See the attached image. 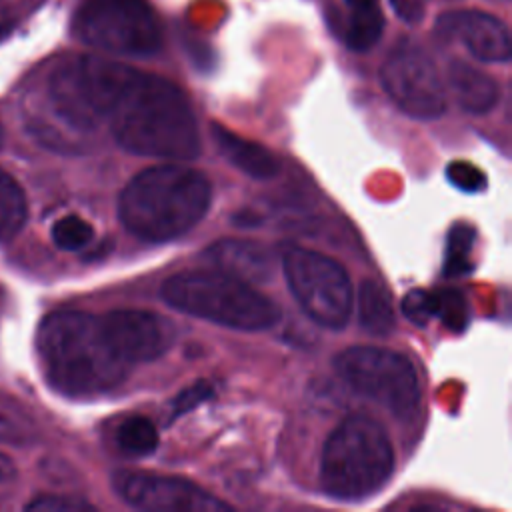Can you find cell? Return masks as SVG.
<instances>
[{
  "label": "cell",
  "instance_id": "1",
  "mask_svg": "<svg viewBox=\"0 0 512 512\" xmlns=\"http://www.w3.org/2000/svg\"><path fill=\"white\" fill-rule=\"evenodd\" d=\"M42 372L68 398H94L120 386L130 364L112 344L102 316L80 310L48 314L36 336Z\"/></svg>",
  "mask_w": 512,
  "mask_h": 512
},
{
  "label": "cell",
  "instance_id": "2",
  "mask_svg": "<svg viewBox=\"0 0 512 512\" xmlns=\"http://www.w3.org/2000/svg\"><path fill=\"white\" fill-rule=\"evenodd\" d=\"M108 122L130 154L176 162L200 154V130L188 96L156 74L134 70Z\"/></svg>",
  "mask_w": 512,
  "mask_h": 512
},
{
  "label": "cell",
  "instance_id": "3",
  "mask_svg": "<svg viewBox=\"0 0 512 512\" xmlns=\"http://www.w3.org/2000/svg\"><path fill=\"white\" fill-rule=\"evenodd\" d=\"M208 178L184 164H156L138 172L120 192L124 228L146 242H168L190 232L208 212Z\"/></svg>",
  "mask_w": 512,
  "mask_h": 512
},
{
  "label": "cell",
  "instance_id": "4",
  "mask_svg": "<svg viewBox=\"0 0 512 512\" xmlns=\"http://www.w3.org/2000/svg\"><path fill=\"white\" fill-rule=\"evenodd\" d=\"M392 470V442L374 418L358 414L342 420L322 446L320 486L332 498H368L388 482Z\"/></svg>",
  "mask_w": 512,
  "mask_h": 512
},
{
  "label": "cell",
  "instance_id": "5",
  "mask_svg": "<svg viewBox=\"0 0 512 512\" xmlns=\"http://www.w3.org/2000/svg\"><path fill=\"white\" fill-rule=\"evenodd\" d=\"M162 300L188 316L232 330L258 332L280 320V308L252 284L224 272H182L160 288Z\"/></svg>",
  "mask_w": 512,
  "mask_h": 512
},
{
  "label": "cell",
  "instance_id": "6",
  "mask_svg": "<svg viewBox=\"0 0 512 512\" xmlns=\"http://www.w3.org/2000/svg\"><path fill=\"white\" fill-rule=\"evenodd\" d=\"M134 70L98 56L68 58L50 74V106L66 126L94 130L108 120Z\"/></svg>",
  "mask_w": 512,
  "mask_h": 512
},
{
  "label": "cell",
  "instance_id": "7",
  "mask_svg": "<svg viewBox=\"0 0 512 512\" xmlns=\"http://www.w3.org/2000/svg\"><path fill=\"white\" fill-rule=\"evenodd\" d=\"M74 36L120 56H152L162 48L160 22L146 0H82L72 18Z\"/></svg>",
  "mask_w": 512,
  "mask_h": 512
},
{
  "label": "cell",
  "instance_id": "8",
  "mask_svg": "<svg viewBox=\"0 0 512 512\" xmlns=\"http://www.w3.org/2000/svg\"><path fill=\"white\" fill-rule=\"evenodd\" d=\"M336 374L360 396L396 418H410L420 404V382L414 364L392 350L350 346L334 358Z\"/></svg>",
  "mask_w": 512,
  "mask_h": 512
},
{
  "label": "cell",
  "instance_id": "9",
  "mask_svg": "<svg viewBox=\"0 0 512 512\" xmlns=\"http://www.w3.org/2000/svg\"><path fill=\"white\" fill-rule=\"evenodd\" d=\"M282 270L294 300L312 322L328 330L348 324L352 282L336 260L310 248H290L282 256Z\"/></svg>",
  "mask_w": 512,
  "mask_h": 512
},
{
  "label": "cell",
  "instance_id": "10",
  "mask_svg": "<svg viewBox=\"0 0 512 512\" xmlns=\"http://www.w3.org/2000/svg\"><path fill=\"white\" fill-rule=\"evenodd\" d=\"M388 98L410 118L436 120L446 112L444 82L426 54L412 40H400L380 68Z\"/></svg>",
  "mask_w": 512,
  "mask_h": 512
},
{
  "label": "cell",
  "instance_id": "11",
  "mask_svg": "<svg viewBox=\"0 0 512 512\" xmlns=\"http://www.w3.org/2000/svg\"><path fill=\"white\" fill-rule=\"evenodd\" d=\"M114 492L132 508L150 512H216L230 506L198 484L154 472L120 470L112 476Z\"/></svg>",
  "mask_w": 512,
  "mask_h": 512
},
{
  "label": "cell",
  "instance_id": "12",
  "mask_svg": "<svg viewBox=\"0 0 512 512\" xmlns=\"http://www.w3.org/2000/svg\"><path fill=\"white\" fill-rule=\"evenodd\" d=\"M102 320L112 344L130 366L164 356L176 340V326L150 310H112L102 314Z\"/></svg>",
  "mask_w": 512,
  "mask_h": 512
},
{
  "label": "cell",
  "instance_id": "13",
  "mask_svg": "<svg viewBox=\"0 0 512 512\" xmlns=\"http://www.w3.org/2000/svg\"><path fill=\"white\" fill-rule=\"evenodd\" d=\"M444 36H456L472 56L484 62H508L512 54L510 34L502 20L478 10L448 12L438 18Z\"/></svg>",
  "mask_w": 512,
  "mask_h": 512
},
{
  "label": "cell",
  "instance_id": "14",
  "mask_svg": "<svg viewBox=\"0 0 512 512\" xmlns=\"http://www.w3.org/2000/svg\"><path fill=\"white\" fill-rule=\"evenodd\" d=\"M204 260H208L218 272L248 284L268 282L274 274L272 252L254 240H218L206 248Z\"/></svg>",
  "mask_w": 512,
  "mask_h": 512
},
{
  "label": "cell",
  "instance_id": "15",
  "mask_svg": "<svg viewBox=\"0 0 512 512\" xmlns=\"http://www.w3.org/2000/svg\"><path fill=\"white\" fill-rule=\"evenodd\" d=\"M212 136L220 154L240 172L254 180H270L280 172V160L262 144L214 124Z\"/></svg>",
  "mask_w": 512,
  "mask_h": 512
},
{
  "label": "cell",
  "instance_id": "16",
  "mask_svg": "<svg viewBox=\"0 0 512 512\" xmlns=\"http://www.w3.org/2000/svg\"><path fill=\"white\" fill-rule=\"evenodd\" d=\"M336 32L354 52L370 50L384 32V14L378 0H342Z\"/></svg>",
  "mask_w": 512,
  "mask_h": 512
},
{
  "label": "cell",
  "instance_id": "17",
  "mask_svg": "<svg viewBox=\"0 0 512 512\" xmlns=\"http://www.w3.org/2000/svg\"><path fill=\"white\" fill-rule=\"evenodd\" d=\"M448 82L458 106L468 114H486L498 102L496 80L462 60L450 64Z\"/></svg>",
  "mask_w": 512,
  "mask_h": 512
},
{
  "label": "cell",
  "instance_id": "18",
  "mask_svg": "<svg viewBox=\"0 0 512 512\" xmlns=\"http://www.w3.org/2000/svg\"><path fill=\"white\" fill-rule=\"evenodd\" d=\"M358 324L372 336H388L396 326V314L388 290L378 280H362L356 296Z\"/></svg>",
  "mask_w": 512,
  "mask_h": 512
},
{
  "label": "cell",
  "instance_id": "19",
  "mask_svg": "<svg viewBox=\"0 0 512 512\" xmlns=\"http://www.w3.org/2000/svg\"><path fill=\"white\" fill-rule=\"evenodd\" d=\"M38 428L30 412L10 394L0 392V442L24 446L34 442Z\"/></svg>",
  "mask_w": 512,
  "mask_h": 512
},
{
  "label": "cell",
  "instance_id": "20",
  "mask_svg": "<svg viewBox=\"0 0 512 512\" xmlns=\"http://www.w3.org/2000/svg\"><path fill=\"white\" fill-rule=\"evenodd\" d=\"M26 198L18 182L0 170V244L12 240L26 222Z\"/></svg>",
  "mask_w": 512,
  "mask_h": 512
},
{
  "label": "cell",
  "instance_id": "21",
  "mask_svg": "<svg viewBox=\"0 0 512 512\" xmlns=\"http://www.w3.org/2000/svg\"><path fill=\"white\" fill-rule=\"evenodd\" d=\"M476 242V230L470 224H454L446 236V252H444V276H464L474 270L470 260L472 248Z\"/></svg>",
  "mask_w": 512,
  "mask_h": 512
},
{
  "label": "cell",
  "instance_id": "22",
  "mask_svg": "<svg viewBox=\"0 0 512 512\" xmlns=\"http://www.w3.org/2000/svg\"><path fill=\"white\" fill-rule=\"evenodd\" d=\"M158 430L156 426L144 418V416H132L126 418L118 432H116V444L118 448L134 458H142L152 454L158 448Z\"/></svg>",
  "mask_w": 512,
  "mask_h": 512
},
{
  "label": "cell",
  "instance_id": "23",
  "mask_svg": "<svg viewBox=\"0 0 512 512\" xmlns=\"http://www.w3.org/2000/svg\"><path fill=\"white\" fill-rule=\"evenodd\" d=\"M92 238H94V228L90 226V222H86L76 214L62 216L52 226V242L60 250H68V252L80 250L86 244H90Z\"/></svg>",
  "mask_w": 512,
  "mask_h": 512
},
{
  "label": "cell",
  "instance_id": "24",
  "mask_svg": "<svg viewBox=\"0 0 512 512\" xmlns=\"http://www.w3.org/2000/svg\"><path fill=\"white\" fill-rule=\"evenodd\" d=\"M436 316L442 320V324L452 332L466 330L470 322V310L466 298L458 290H438V312Z\"/></svg>",
  "mask_w": 512,
  "mask_h": 512
},
{
  "label": "cell",
  "instance_id": "25",
  "mask_svg": "<svg viewBox=\"0 0 512 512\" xmlns=\"http://www.w3.org/2000/svg\"><path fill=\"white\" fill-rule=\"evenodd\" d=\"M400 308H402V314L410 322H414L418 326H424L438 312V292L424 290V288H414V290L406 292V296L402 298Z\"/></svg>",
  "mask_w": 512,
  "mask_h": 512
},
{
  "label": "cell",
  "instance_id": "26",
  "mask_svg": "<svg viewBox=\"0 0 512 512\" xmlns=\"http://www.w3.org/2000/svg\"><path fill=\"white\" fill-rule=\"evenodd\" d=\"M446 178L454 188L468 192V194H474V192H480L486 188L484 172L468 160L450 162L446 166Z\"/></svg>",
  "mask_w": 512,
  "mask_h": 512
},
{
  "label": "cell",
  "instance_id": "27",
  "mask_svg": "<svg viewBox=\"0 0 512 512\" xmlns=\"http://www.w3.org/2000/svg\"><path fill=\"white\" fill-rule=\"evenodd\" d=\"M26 510L34 512H80L92 510V506L80 498L70 496H38L26 504Z\"/></svg>",
  "mask_w": 512,
  "mask_h": 512
},
{
  "label": "cell",
  "instance_id": "28",
  "mask_svg": "<svg viewBox=\"0 0 512 512\" xmlns=\"http://www.w3.org/2000/svg\"><path fill=\"white\" fill-rule=\"evenodd\" d=\"M210 396H212V386L208 382H196V384L188 386L186 390H182L174 398V402H172V418H178V416L190 412L198 404L206 402Z\"/></svg>",
  "mask_w": 512,
  "mask_h": 512
},
{
  "label": "cell",
  "instance_id": "29",
  "mask_svg": "<svg viewBox=\"0 0 512 512\" xmlns=\"http://www.w3.org/2000/svg\"><path fill=\"white\" fill-rule=\"evenodd\" d=\"M396 14L406 22H420L424 14L422 0H390Z\"/></svg>",
  "mask_w": 512,
  "mask_h": 512
},
{
  "label": "cell",
  "instance_id": "30",
  "mask_svg": "<svg viewBox=\"0 0 512 512\" xmlns=\"http://www.w3.org/2000/svg\"><path fill=\"white\" fill-rule=\"evenodd\" d=\"M14 474H16V468H14V462L8 458V456H4V454H0V482H6V480H12L14 478Z\"/></svg>",
  "mask_w": 512,
  "mask_h": 512
},
{
  "label": "cell",
  "instance_id": "31",
  "mask_svg": "<svg viewBox=\"0 0 512 512\" xmlns=\"http://www.w3.org/2000/svg\"><path fill=\"white\" fill-rule=\"evenodd\" d=\"M12 28H14V18H12L8 12L0 10V40H2Z\"/></svg>",
  "mask_w": 512,
  "mask_h": 512
},
{
  "label": "cell",
  "instance_id": "32",
  "mask_svg": "<svg viewBox=\"0 0 512 512\" xmlns=\"http://www.w3.org/2000/svg\"><path fill=\"white\" fill-rule=\"evenodd\" d=\"M2 140H4V130H2V124H0V146H2Z\"/></svg>",
  "mask_w": 512,
  "mask_h": 512
},
{
  "label": "cell",
  "instance_id": "33",
  "mask_svg": "<svg viewBox=\"0 0 512 512\" xmlns=\"http://www.w3.org/2000/svg\"><path fill=\"white\" fill-rule=\"evenodd\" d=\"M0 306H2V290H0Z\"/></svg>",
  "mask_w": 512,
  "mask_h": 512
}]
</instances>
